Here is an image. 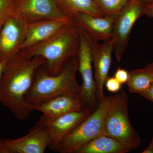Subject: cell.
<instances>
[{
  "instance_id": "cell-5",
  "label": "cell",
  "mask_w": 153,
  "mask_h": 153,
  "mask_svg": "<svg viewBox=\"0 0 153 153\" xmlns=\"http://www.w3.org/2000/svg\"><path fill=\"white\" fill-rule=\"evenodd\" d=\"M108 101L109 97L106 96L96 109L64 137L59 146V152L76 153L87 143L104 135V118Z\"/></svg>"
},
{
  "instance_id": "cell-7",
  "label": "cell",
  "mask_w": 153,
  "mask_h": 153,
  "mask_svg": "<svg viewBox=\"0 0 153 153\" xmlns=\"http://www.w3.org/2000/svg\"><path fill=\"white\" fill-rule=\"evenodd\" d=\"M50 142L48 129L39 119L24 136L0 139V153H44Z\"/></svg>"
},
{
  "instance_id": "cell-1",
  "label": "cell",
  "mask_w": 153,
  "mask_h": 153,
  "mask_svg": "<svg viewBox=\"0 0 153 153\" xmlns=\"http://www.w3.org/2000/svg\"><path fill=\"white\" fill-rule=\"evenodd\" d=\"M44 57L30 59L20 51L7 61L0 79V103L17 118L25 120L35 110L26 96L32 86L38 68L44 66Z\"/></svg>"
},
{
  "instance_id": "cell-18",
  "label": "cell",
  "mask_w": 153,
  "mask_h": 153,
  "mask_svg": "<svg viewBox=\"0 0 153 153\" xmlns=\"http://www.w3.org/2000/svg\"><path fill=\"white\" fill-rule=\"evenodd\" d=\"M153 82V63L142 68L131 70L129 72L127 85L129 91L140 94Z\"/></svg>"
},
{
  "instance_id": "cell-11",
  "label": "cell",
  "mask_w": 153,
  "mask_h": 153,
  "mask_svg": "<svg viewBox=\"0 0 153 153\" xmlns=\"http://www.w3.org/2000/svg\"><path fill=\"white\" fill-rule=\"evenodd\" d=\"M92 112V109L84 107L79 111L69 113L54 119L47 118L42 115L39 119L47 126L49 131L50 138L49 149L54 152H58L60 143L64 137Z\"/></svg>"
},
{
  "instance_id": "cell-10",
  "label": "cell",
  "mask_w": 153,
  "mask_h": 153,
  "mask_svg": "<svg viewBox=\"0 0 153 153\" xmlns=\"http://www.w3.org/2000/svg\"><path fill=\"white\" fill-rule=\"evenodd\" d=\"M14 12L28 23L42 20L69 19L57 0H15Z\"/></svg>"
},
{
  "instance_id": "cell-8",
  "label": "cell",
  "mask_w": 153,
  "mask_h": 153,
  "mask_svg": "<svg viewBox=\"0 0 153 153\" xmlns=\"http://www.w3.org/2000/svg\"><path fill=\"white\" fill-rule=\"evenodd\" d=\"M28 23L13 12L0 30V61H8L22 50Z\"/></svg>"
},
{
  "instance_id": "cell-9",
  "label": "cell",
  "mask_w": 153,
  "mask_h": 153,
  "mask_svg": "<svg viewBox=\"0 0 153 153\" xmlns=\"http://www.w3.org/2000/svg\"><path fill=\"white\" fill-rule=\"evenodd\" d=\"M79 30L80 46L77 57L78 70L81 74L82 80L80 97L84 107L92 110L98 102L92 71L90 42L85 33L82 30L79 29Z\"/></svg>"
},
{
  "instance_id": "cell-2",
  "label": "cell",
  "mask_w": 153,
  "mask_h": 153,
  "mask_svg": "<svg viewBox=\"0 0 153 153\" xmlns=\"http://www.w3.org/2000/svg\"><path fill=\"white\" fill-rule=\"evenodd\" d=\"M79 46V30L71 21L52 37L21 51L30 59L36 56L44 57L45 70L50 75H55L69 59L77 56Z\"/></svg>"
},
{
  "instance_id": "cell-19",
  "label": "cell",
  "mask_w": 153,
  "mask_h": 153,
  "mask_svg": "<svg viewBox=\"0 0 153 153\" xmlns=\"http://www.w3.org/2000/svg\"><path fill=\"white\" fill-rule=\"evenodd\" d=\"M104 16H115L131 0H94Z\"/></svg>"
},
{
  "instance_id": "cell-28",
  "label": "cell",
  "mask_w": 153,
  "mask_h": 153,
  "mask_svg": "<svg viewBox=\"0 0 153 153\" xmlns=\"http://www.w3.org/2000/svg\"><path fill=\"white\" fill-rule=\"evenodd\" d=\"M151 143H152L153 144V137L152 139V142H151Z\"/></svg>"
},
{
  "instance_id": "cell-12",
  "label": "cell",
  "mask_w": 153,
  "mask_h": 153,
  "mask_svg": "<svg viewBox=\"0 0 153 153\" xmlns=\"http://www.w3.org/2000/svg\"><path fill=\"white\" fill-rule=\"evenodd\" d=\"M88 38L90 42L92 62L94 68V79L97 99V102L99 103L105 97L103 88L105 81L108 77L112 61L114 41L112 38L99 44L92 41L88 37Z\"/></svg>"
},
{
  "instance_id": "cell-4",
  "label": "cell",
  "mask_w": 153,
  "mask_h": 153,
  "mask_svg": "<svg viewBox=\"0 0 153 153\" xmlns=\"http://www.w3.org/2000/svg\"><path fill=\"white\" fill-rule=\"evenodd\" d=\"M128 103V96L125 91L109 97L104 118V135L131 151L139 147L141 139L129 118Z\"/></svg>"
},
{
  "instance_id": "cell-14",
  "label": "cell",
  "mask_w": 153,
  "mask_h": 153,
  "mask_svg": "<svg viewBox=\"0 0 153 153\" xmlns=\"http://www.w3.org/2000/svg\"><path fill=\"white\" fill-rule=\"evenodd\" d=\"M32 105L35 111L41 112L49 119L79 111L84 108L79 95L60 96L41 103Z\"/></svg>"
},
{
  "instance_id": "cell-3",
  "label": "cell",
  "mask_w": 153,
  "mask_h": 153,
  "mask_svg": "<svg viewBox=\"0 0 153 153\" xmlns=\"http://www.w3.org/2000/svg\"><path fill=\"white\" fill-rule=\"evenodd\" d=\"M44 65L36 71L33 84L26 95L27 102L35 104L60 96H80L81 85L76 77L78 70L77 56L69 59L56 75L47 73Z\"/></svg>"
},
{
  "instance_id": "cell-24",
  "label": "cell",
  "mask_w": 153,
  "mask_h": 153,
  "mask_svg": "<svg viewBox=\"0 0 153 153\" xmlns=\"http://www.w3.org/2000/svg\"><path fill=\"white\" fill-rule=\"evenodd\" d=\"M144 14L153 18V2L146 3L143 10Z\"/></svg>"
},
{
  "instance_id": "cell-6",
  "label": "cell",
  "mask_w": 153,
  "mask_h": 153,
  "mask_svg": "<svg viewBox=\"0 0 153 153\" xmlns=\"http://www.w3.org/2000/svg\"><path fill=\"white\" fill-rule=\"evenodd\" d=\"M143 0H131L116 16L113 28L114 52L120 62L127 48L132 29L135 22L143 15L145 4Z\"/></svg>"
},
{
  "instance_id": "cell-22",
  "label": "cell",
  "mask_w": 153,
  "mask_h": 153,
  "mask_svg": "<svg viewBox=\"0 0 153 153\" xmlns=\"http://www.w3.org/2000/svg\"><path fill=\"white\" fill-rule=\"evenodd\" d=\"M114 77L121 84H125L128 80L129 72L126 69L118 67L115 72Z\"/></svg>"
},
{
  "instance_id": "cell-23",
  "label": "cell",
  "mask_w": 153,
  "mask_h": 153,
  "mask_svg": "<svg viewBox=\"0 0 153 153\" xmlns=\"http://www.w3.org/2000/svg\"><path fill=\"white\" fill-rule=\"evenodd\" d=\"M140 95L153 102V82L146 90L140 94Z\"/></svg>"
},
{
  "instance_id": "cell-27",
  "label": "cell",
  "mask_w": 153,
  "mask_h": 153,
  "mask_svg": "<svg viewBox=\"0 0 153 153\" xmlns=\"http://www.w3.org/2000/svg\"><path fill=\"white\" fill-rule=\"evenodd\" d=\"M147 2V3H151L153 2V0H144Z\"/></svg>"
},
{
  "instance_id": "cell-16",
  "label": "cell",
  "mask_w": 153,
  "mask_h": 153,
  "mask_svg": "<svg viewBox=\"0 0 153 153\" xmlns=\"http://www.w3.org/2000/svg\"><path fill=\"white\" fill-rule=\"evenodd\" d=\"M130 152L116 140L102 135L83 146L76 153H126Z\"/></svg>"
},
{
  "instance_id": "cell-15",
  "label": "cell",
  "mask_w": 153,
  "mask_h": 153,
  "mask_svg": "<svg viewBox=\"0 0 153 153\" xmlns=\"http://www.w3.org/2000/svg\"><path fill=\"white\" fill-rule=\"evenodd\" d=\"M71 19L47 20L29 23L25 41L22 45L24 49L45 41L62 30Z\"/></svg>"
},
{
  "instance_id": "cell-21",
  "label": "cell",
  "mask_w": 153,
  "mask_h": 153,
  "mask_svg": "<svg viewBox=\"0 0 153 153\" xmlns=\"http://www.w3.org/2000/svg\"><path fill=\"white\" fill-rule=\"evenodd\" d=\"M105 85L107 90L112 93H116L121 88L122 84L117 80L114 76L108 77Z\"/></svg>"
},
{
  "instance_id": "cell-13",
  "label": "cell",
  "mask_w": 153,
  "mask_h": 153,
  "mask_svg": "<svg viewBox=\"0 0 153 153\" xmlns=\"http://www.w3.org/2000/svg\"><path fill=\"white\" fill-rule=\"evenodd\" d=\"M115 16L97 17L85 13H78L72 21L91 40L95 42L112 39Z\"/></svg>"
},
{
  "instance_id": "cell-26",
  "label": "cell",
  "mask_w": 153,
  "mask_h": 153,
  "mask_svg": "<svg viewBox=\"0 0 153 153\" xmlns=\"http://www.w3.org/2000/svg\"><path fill=\"white\" fill-rule=\"evenodd\" d=\"M6 20H4V19H0V30H1V29L3 25H4V22Z\"/></svg>"
},
{
  "instance_id": "cell-20",
  "label": "cell",
  "mask_w": 153,
  "mask_h": 153,
  "mask_svg": "<svg viewBox=\"0 0 153 153\" xmlns=\"http://www.w3.org/2000/svg\"><path fill=\"white\" fill-rule=\"evenodd\" d=\"M15 0H0V19L6 20L13 13Z\"/></svg>"
},
{
  "instance_id": "cell-17",
  "label": "cell",
  "mask_w": 153,
  "mask_h": 153,
  "mask_svg": "<svg viewBox=\"0 0 153 153\" xmlns=\"http://www.w3.org/2000/svg\"><path fill=\"white\" fill-rule=\"evenodd\" d=\"M66 16L72 20L75 14L85 13L97 17H103L94 0H57Z\"/></svg>"
},
{
  "instance_id": "cell-25",
  "label": "cell",
  "mask_w": 153,
  "mask_h": 153,
  "mask_svg": "<svg viewBox=\"0 0 153 153\" xmlns=\"http://www.w3.org/2000/svg\"><path fill=\"white\" fill-rule=\"evenodd\" d=\"M8 61L4 60V61H0V79H1V76L2 74L3 71L5 67L6 64L7 63Z\"/></svg>"
}]
</instances>
